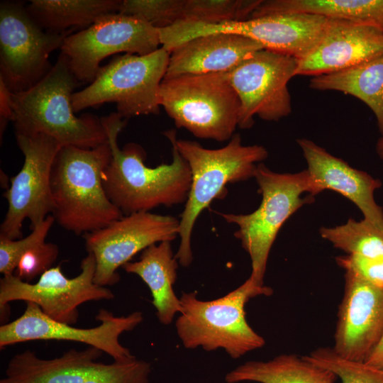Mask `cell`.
I'll return each mask as SVG.
<instances>
[{"label": "cell", "instance_id": "6da1fadb", "mask_svg": "<svg viewBox=\"0 0 383 383\" xmlns=\"http://www.w3.org/2000/svg\"><path fill=\"white\" fill-rule=\"evenodd\" d=\"M111 151L103 174V185L109 200L123 216L147 211L160 206H172L187 201L192 184L187 162L176 147V132L165 133L172 148V161L149 167L144 163L145 152L135 143L118 147L119 133L126 125L117 113L101 118Z\"/></svg>", "mask_w": 383, "mask_h": 383}, {"label": "cell", "instance_id": "7a4b0ae2", "mask_svg": "<svg viewBox=\"0 0 383 383\" xmlns=\"http://www.w3.org/2000/svg\"><path fill=\"white\" fill-rule=\"evenodd\" d=\"M79 82L60 52L48 74L28 90L10 94L15 134L43 133L62 146L94 148L108 143L101 118L74 115L72 96Z\"/></svg>", "mask_w": 383, "mask_h": 383}, {"label": "cell", "instance_id": "3957f363", "mask_svg": "<svg viewBox=\"0 0 383 383\" xmlns=\"http://www.w3.org/2000/svg\"><path fill=\"white\" fill-rule=\"evenodd\" d=\"M111 157L109 143L89 149L62 146L57 152L50 177L51 215L65 230L83 235L123 216L103 185Z\"/></svg>", "mask_w": 383, "mask_h": 383}, {"label": "cell", "instance_id": "277c9868", "mask_svg": "<svg viewBox=\"0 0 383 383\" xmlns=\"http://www.w3.org/2000/svg\"><path fill=\"white\" fill-rule=\"evenodd\" d=\"M179 154L187 162L192 184L182 211L178 231L180 243L175 257L183 267L192 261L191 238L194 223L201 212L211 201L224 194L226 186L254 177L257 165L267 157L262 145H244L240 135L218 149H207L199 143L175 140Z\"/></svg>", "mask_w": 383, "mask_h": 383}, {"label": "cell", "instance_id": "5b68a950", "mask_svg": "<svg viewBox=\"0 0 383 383\" xmlns=\"http://www.w3.org/2000/svg\"><path fill=\"white\" fill-rule=\"evenodd\" d=\"M272 288L257 284L250 277L222 297L201 301L195 292L183 293L182 312L176 330L184 348L206 351L222 348L237 359L262 348L265 339L248 324L245 306L256 296H270Z\"/></svg>", "mask_w": 383, "mask_h": 383}, {"label": "cell", "instance_id": "8992f818", "mask_svg": "<svg viewBox=\"0 0 383 383\" xmlns=\"http://www.w3.org/2000/svg\"><path fill=\"white\" fill-rule=\"evenodd\" d=\"M254 177L262 197L260 206L248 214L218 213L228 223L238 226L234 235L250 255V277L263 286L269 254L279 231L298 209L312 203L314 196L306 170L298 173H277L260 162Z\"/></svg>", "mask_w": 383, "mask_h": 383}, {"label": "cell", "instance_id": "52a82bcc", "mask_svg": "<svg viewBox=\"0 0 383 383\" xmlns=\"http://www.w3.org/2000/svg\"><path fill=\"white\" fill-rule=\"evenodd\" d=\"M160 103L175 126L219 142L238 126L240 104L227 72L164 77Z\"/></svg>", "mask_w": 383, "mask_h": 383}, {"label": "cell", "instance_id": "ba28073f", "mask_svg": "<svg viewBox=\"0 0 383 383\" xmlns=\"http://www.w3.org/2000/svg\"><path fill=\"white\" fill-rule=\"evenodd\" d=\"M170 55L161 47L145 55L125 53L115 56L101 67L91 83L72 94L74 113L113 102L122 118L158 113L160 87Z\"/></svg>", "mask_w": 383, "mask_h": 383}, {"label": "cell", "instance_id": "9c48e42d", "mask_svg": "<svg viewBox=\"0 0 383 383\" xmlns=\"http://www.w3.org/2000/svg\"><path fill=\"white\" fill-rule=\"evenodd\" d=\"M68 34L42 28L21 2L0 4V80L11 93L28 90L50 71V55Z\"/></svg>", "mask_w": 383, "mask_h": 383}, {"label": "cell", "instance_id": "30bf717a", "mask_svg": "<svg viewBox=\"0 0 383 383\" xmlns=\"http://www.w3.org/2000/svg\"><path fill=\"white\" fill-rule=\"evenodd\" d=\"M328 18L313 13H284L243 21L206 24L180 21L167 27V44L175 48L192 38L212 33H231L249 38L265 49L299 60L321 40Z\"/></svg>", "mask_w": 383, "mask_h": 383}, {"label": "cell", "instance_id": "8fae6325", "mask_svg": "<svg viewBox=\"0 0 383 383\" xmlns=\"http://www.w3.org/2000/svg\"><path fill=\"white\" fill-rule=\"evenodd\" d=\"M160 45L158 28L138 17L117 12L66 36L60 52L77 81L90 84L106 57L121 52L145 55L158 50Z\"/></svg>", "mask_w": 383, "mask_h": 383}, {"label": "cell", "instance_id": "7c38bea8", "mask_svg": "<svg viewBox=\"0 0 383 383\" xmlns=\"http://www.w3.org/2000/svg\"><path fill=\"white\" fill-rule=\"evenodd\" d=\"M15 135L24 162L4 194L8 209L0 227V235L12 240L23 238L26 219L29 220L32 230L52 214L51 172L62 147L55 138L43 133Z\"/></svg>", "mask_w": 383, "mask_h": 383}, {"label": "cell", "instance_id": "4fadbf2b", "mask_svg": "<svg viewBox=\"0 0 383 383\" xmlns=\"http://www.w3.org/2000/svg\"><path fill=\"white\" fill-rule=\"evenodd\" d=\"M81 271L73 278L67 277L61 265L52 267L43 273L36 283L26 282L12 275L0 279L1 313L13 301L32 302L50 318L72 325L79 317L78 307L88 301L111 300L113 293L94 281L96 261L88 252L80 265Z\"/></svg>", "mask_w": 383, "mask_h": 383}, {"label": "cell", "instance_id": "5bb4252c", "mask_svg": "<svg viewBox=\"0 0 383 383\" xmlns=\"http://www.w3.org/2000/svg\"><path fill=\"white\" fill-rule=\"evenodd\" d=\"M297 63L294 57L262 49L227 72L240 104L239 128H250L255 116L278 121L291 113L288 83Z\"/></svg>", "mask_w": 383, "mask_h": 383}, {"label": "cell", "instance_id": "9a60e30c", "mask_svg": "<svg viewBox=\"0 0 383 383\" xmlns=\"http://www.w3.org/2000/svg\"><path fill=\"white\" fill-rule=\"evenodd\" d=\"M179 226V220L172 216L141 211L83 235L87 252L96 261L94 282L102 287L117 283L119 267L149 246L175 239Z\"/></svg>", "mask_w": 383, "mask_h": 383}, {"label": "cell", "instance_id": "2e32d148", "mask_svg": "<svg viewBox=\"0 0 383 383\" xmlns=\"http://www.w3.org/2000/svg\"><path fill=\"white\" fill-rule=\"evenodd\" d=\"M23 314L0 326V348L30 340H70L85 343L107 353L115 361L135 357L119 342L120 335L133 330L143 320L140 311L115 316L111 311L100 309L96 320L100 324L90 328H74L46 316L38 305L26 302Z\"/></svg>", "mask_w": 383, "mask_h": 383}, {"label": "cell", "instance_id": "e0dca14e", "mask_svg": "<svg viewBox=\"0 0 383 383\" xmlns=\"http://www.w3.org/2000/svg\"><path fill=\"white\" fill-rule=\"evenodd\" d=\"M383 333V289L345 272L332 348L339 356L365 362Z\"/></svg>", "mask_w": 383, "mask_h": 383}, {"label": "cell", "instance_id": "ac0fdd59", "mask_svg": "<svg viewBox=\"0 0 383 383\" xmlns=\"http://www.w3.org/2000/svg\"><path fill=\"white\" fill-rule=\"evenodd\" d=\"M323 35L298 60L296 76H318L342 70L383 53V30L371 25L327 18Z\"/></svg>", "mask_w": 383, "mask_h": 383}, {"label": "cell", "instance_id": "d6986e66", "mask_svg": "<svg viewBox=\"0 0 383 383\" xmlns=\"http://www.w3.org/2000/svg\"><path fill=\"white\" fill-rule=\"evenodd\" d=\"M296 142L307 162L313 196L326 189L338 192L354 203L365 220L383 229V209L374 196L382 187L380 179L352 167L311 140L299 138Z\"/></svg>", "mask_w": 383, "mask_h": 383}, {"label": "cell", "instance_id": "ffe728a7", "mask_svg": "<svg viewBox=\"0 0 383 383\" xmlns=\"http://www.w3.org/2000/svg\"><path fill=\"white\" fill-rule=\"evenodd\" d=\"M265 49L255 40L231 33H212L187 40L170 52L165 77L228 72Z\"/></svg>", "mask_w": 383, "mask_h": 383}, {"label": "cell", "instance_id": "44dd1931", "mask_svg": "<svg viewBox=\"0 0 383 383\" xmlns=\"http://www.w3.org/2000/svg\"><path fill=\"white\" fill-rule=\"evenodd\" d=\"M103 352L89 346L70 349L60 357L45 360L31 350L15 355L0 383H82L98 366Z\"/></svg>", "mask_w": 383, "mask_h": 383}, {"label": "cell", "instance_id": "7402d4cb", "mask_svg": "<svg viewBox=\"0 0 383 383\" xmlns=\"http://www.w3.org/2000/svg\"><path fill=\"white\" fill-rule=\"evenodd\" d=\"M177 262L171 241H162L142 251L139 260L128 262L122 267L126 272L139 276L148 285L157 317L164 325L170 324L175 314L182 312L180 300L173 289Z\"/></svg>", "mask_w": 383, "mask_h": 383}, {"label": "cell", "instance_id": "603a6c76", "mask_svg": "<svg viewBox=\"0 0 383 383\" xmlns=\"http://www.w3.org/2000/svg\"><path fill=\"white\" fill-rule=\"evenodd\" d=\"M309 87L340 91L362 101L374 114L383 134V53L342 70L312 77Z\"/></svg>", "mask_w": 383, "mask_h": 383}, {"label": "cell", "instance_id": "cb8c5ba5", "mask_svg": "<svg viewBox=\"0 0 383 383\" xmlns=\"http://www.w3.org/2000/svg\"><path fill=\"white\" fill-rule=\"evenodd\" d=\"M338 376L304 356L283 354L268 361H248L228 372L226 383H336Z\"/></svg>", "mask_w": 383, "mask_h": 383}, {"label": "cell", "instance_id": "d4e9b609", "mask_svg": "<svg viewBox=\"0 0 383 383\" xmlns=\"http://www.w3.org/2000/svg\"><path fill=\"white\" fill-rule=\"evenodd\" d=\"M284 13H313L383 30V0H261L250 18Z\"/></svg>", "mask_w": 383, "mask_h": 383}, {"label": "cell", "instance_id": "484cf974", "mask_svg": "<svg viewBox=\"0 0 383 383\" xmlns=\"http://www.w3.org/2000/svg\"><path fill=\"white\" fill-rule=\"evenodd\" d=\"M121 0H31L26 9L44 30L69 34L118 12Z\"/></svg>", "mask_w": 383, "mask_h": 383}, {"label": "cell", "instance_id": "4316f807", "mask_svg": "<svg viewBox=\"0 0 383 383\" xmlns=\"http://www.w3.org/2000/svg\"><path fill=\"white\" fill-rule=\"evenodd\" d=\"M321 237L347 255H359L383 260V229L363 218H350L333 228H321Z\"/></svg>", "mask_w": 383, "mask_h": 383}, {"label": "cell", "instance_id": "83f0119b", "mask_svg": "<svg viewBox=\"0 0 383 383\" xmlns=\"http://www.w3.org/2000/svg\"><path fill=\"white\" fill-rule=\"evenodd\" d=\"M260 1L261 0H184L181 21L218 24L243 21L250 18Z\"/></svg>", "mask_w": 383, "mask_h": 383}, {"label": "cell", "instance_id": "f1b7e54d", "mask_svg": "<svg viewBox=\"0 0 383 383\" xmlns=\"http://www.w3.org/2000/svg\"><path fill=\"white\" fill-rule=\"evenodd\" d=\"M304 357L335 373L342 383H383V372L364 362L345 359L332 348H319Z\"/></svg>", "mask_w": 383, "mask_h": 383}, {"label": "cell", "instance_id": "f546056e", "mask_svg": "<svg viewBox=\"0 0 383 383\" xmlns=\"http://www.w3.org/2000/svg\"><path fill=\"white\" fill-rule=\"evenodd\" d=\"M183 4L184 0H123L118 13L162 28L182 21Z\"/></svg>", "mask_w": 383, "mask_h": 383}, {"label": "cell", "instance_id": "4dcf8cb0", "mask_svg": "<svg viewBox=\"0 0 383 383\" xmlns=\"http://www.w3.org/2000/svg\"><path fill=\"white\" fill-rule=\"evenodd\" d=\"M150 362L131 359L110 364L99 362L82 383H149Z\"/></svg>", "mask_w": 383, "mask_h": 383}, {"label": "cell", "instance_id": "1f68e13d", "mask_svg": "<svg viewBox=\"0 0 383 383\" xmlns=\"http://www.w3.org/2000/svg\"><path fill=\"white\" fill-rule=\"evenodd\" d=\"M55 221L50 214L32 229L29 235L16 240L0 235V272L3 276L13 274L21 257L30 248L45 242Z\"/></svg>", "mask_w": 383, "mask_h": 383}, {"label": "cell", "instance_id": "d6a6232c", "mask_svg": "<svg viewBox=\"0 0 383 383\" xmlns=\"http://www.w3.org/2000/svg\"><path fill=\"white\" fill-rule=\"evenodd\" d=\"M59 255L58 246L44 242L25 252L19 259L13 275L26 282L52 267Z\"/></svg>", "mask_w": 383, "mask_h": 383}, {"label": "cell", "instance_id": "836d02e7", "mask_svg": "<svg viewBox=\"0 0 383 383\" xmlns=\"http://www.w3.org/2000/svg\"><path fill=\"white\" fill-rule=\"evenodd\" d=\"M337 264L369 284L383 289V260L359 255H346L335 258Z\"/></svg>", "mask_w": 383, "mask_h": 383}, {"label": "cell", "instance_id": "e575fe53", "mask_svg": "<svg viewBox=\"0 0 383 383\" xmlns=\"http://www.w3.org/2000/svg\"><path fill=\"white\" fill-rule=\"evenodd\" d=\"M11 91L6 85L0 80V118H1V135L6 128V125L11 118V109L10 105Z\"/></svg>", "mask_w": 383, "mask_h": 383}, {"label": "cell", "instance_id": "d590c367", "mask_svg": "<svg viewBox=\"0 0 383 383\" xmlns=\"http://www.w3.org/2000/svg\"><path fill=\"white\" fill-rule=\"evenodd\" d=\"M364 362L383 372V333Z\"/></svg>", "mask_w": 383, "mask_h": 383}, {"label": "cell", "instance_id": "8d00e7d4", "mask_svg": "<svg viewBox=\"0 0 383 383\" xmlns=\"http://www.w3.org/2000/svg\"><path fill=\"white\" fill-rule=\"evenodd\" d=\"M376 152L380 159L383 160V134L378 139L376 144Z\"/></svg>", "mask_w": 383, "mask_h": 383}]
</instances>
